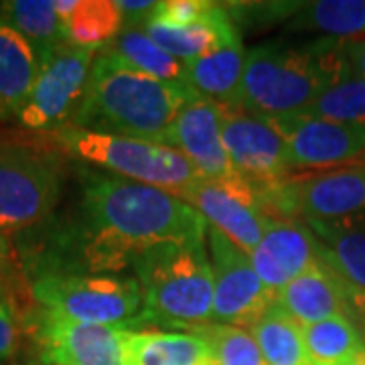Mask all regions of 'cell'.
Segmentation results:
<instances>
[{
    "mask_svg": "<svg viewBox=\"0 0 365 365\" xmlns=\"http://www.w3.org/2000/svg\"><path fill=\"white\" fill-rule=\"evenodd\" d=\"M290 33H323L333 39L365 37V0L304 2L287 23Z\"/></svg>",
    "mask_w": 365,
    "mask_h": 365,
    "instance_id": "26",
    "label": "cell"
},
{
    "mask_svg": "<svg viewBox=\"0 0 365 365\" xmlns=\"http://www.w3.org/2000/svg\"><path fill=\"white\" fill-rule=\"evenodd\" d=\"M307 353L313 365H351L365 353V339L349 317H331L302 327Z\"/></svg>",
    "mask_w": 365,
    "mask_h": 365,
    "instance_id": "27",
    "label": "cell"
},
{
    "mask_svg": "<svg viewBox=\"0 0 365 365\" xmlns=\"http://www.w3.org/2000/svg\"><path fill=\"white\" fill-rule=\"evenodd\" d=\"M268 365H313L307 353L302 327L272 307L248 329Z\"/></svg>",
    "mask_w": 365,
    "mask_h": 365,
    "instance_id": "28",
    "label": "cell"
},
{
    "mask_svg": "<svg viewBox=\"0 0 365 365\" xmlns=\"http://www.w3.org/2000/svg\"><path fill=\"white\" fill-rule=\"evenodd\" d=\"M37 73L35 51L0 14V120L19 118Z\"/></svg>",
    "mask_w": 365,
    "mask_h": 365,
    "instance_id": "22",
    "label": "cell"
},
{
    "mask_svg": "<svg viewBox=\"0 0 365 365\" xmlns=\"http://www.w3.org/2000/svg\"><path fill=\"white\" fill-rule=\"evenodd\" d=\"M118 9L124 16V26H144L153 16L158 2H143V0H116Z\"/></svg>",
    "mask_w": 365,
    "mask_h": 365,
    "instance_id": "34",
    "label": "cell"
},
{
    "mask_svg": "<svg viewBox=\"0 0 365 365\" xmlns=\"http://www.w3.org/2000/svg\"><path fill=\"white\" fill-rule=\"evenodd\" d=\"M250 258L262 284L276 294L319 264L317 237L300 220L270 217Z\"/></svg>",
    "mask_w": 365,
    "mask_h": 365,
    "instance_id": "16",
    "label": "cell"
},
{
    "mask_svg": "<svg viewBox=\"0 0 365 365\" xmlns=\"http://www.w3.org/2000/svg\"><path fill=\"white\" fill-rule=\"evenodd\" d=\"M205 242H165L134 260L132 270L143 292V317L191 327L211 321L213 270Z\"/></svg>",
    "mask_w": 365,
    "mask_h": 365,
    "instance_id": "4",
    "label": "cell"
},
{
    "mask_svg": "<svg viewBox=\"0 0 365 365\" xmlns=\"http://www.w3.org/2000/svg\"><path fill=\"white\" fill-rule=\"evenodd\" d=\"M6 256H9L6 240L0 235V300H2V274H4V268H6Z\"/></svg>",
    "mask_w": 365,
    "mask_h": 365,
    "instance_id": "37",
    "label": "cell"
},
{
    "mask_svg": "<svg viewBox=\"0 0 365 365\" xmlns=\"http://www.w3.org/2000/svg\"><path fill=\"white\" fill-rule=\"evenodd\" d=\"M169 146L181 150L191 160L201 179L220 182L232 189L250 187L235 173L230 155L223 146L220 108L205 98L197 96L182 106L175 120Z\"/></svg>",
    "mask_w": 365,
    "mask_h": 365,
    "instance_id": "14",
    "label": "cell"
},
{
    "mask_svg": "<svg viewBox=\"0 0 365 365\" xmlns=\"http://www.w3.org/2000/svg\"><path fill=\"white\" fill-rule=\"evenodd\" d=\"M347 299H349V304H351L353 317H355V319L365 317V292L347 288Z\"/></svg>",
    "mask_w": 365,
    "mask_h": 365,
    "instance_id": "36",
    "label": "cell"
},
{
    "mask_svg": "<svg viewBox=\"0 0 365 365\" xmlns=\"http://www.w3.org/2000/svg\"><path fill=\"white\" fill-rule=\"evenodd\" d=\"M19 347V327L4 300H0V361L11 357Z\"/></svg>",
    "mask_w": 365,
    "mask_h": 365,
    "instance_id": "33",
    "label": "cell"
},
{
    "mask_svg": "<svg viewBox=\"0 0 365 365\" xmlns=\"http://www.w3.org/2000/svg\"><path fill=\"white\" fill-rule=\"evenodd\" d=\"M343 43L333 37L304 43L278 39L248 49L240 108L266 118L302 114L349 71Z\"/></svg>",
    "mask_w": 365,
    "mask_h": 365,
    "instance_id": "3",
    "label": "cell"
},
{
    "mask_svg": "<svg viewBox=\"0 0 365 365\" xmlns=\"http://www.w3.org/2000/svg\"><path fill=\"white\" fill-rule=\"evenodd\" d=\"M304 2H223L235 26H268L290 21Z\"/></svg>",
    "mask_w": 365,
    "mask_h": 365,
    "instance_id": "31",
    "label": "cell"
},
{
    "mask_svg": "<svg viewBox=\"0 0 365 365\" xmlns=\"http://www.w3.org/2000/svg\"><path fill=\"white\" fill-rule=\"evenodd\" d=\"M207 222L170 191L112 173H88L78 217L55 235L43 274L120 272L153 246L205 240Z\"/></svg>",
    "mask_w": 365,
    "mask_h": 365,
    "instance_id": "1",
    "label": "cell"
},
{
    "mask_svg": "<svg viewBox=\"0 0 365 365\" xmlns=\"http://www.w3.org/2000/svg\"><path fill=\"white\" fill-rule=\"evenodd\" d=\"M98 51L63 45L39 67L33 90L19 114L29 130H61L69 126L83 100Z\"/></svg>",
    "mask_w": 365,
    "mask_h": 365,
    "instance_id": "10",
    "label": "cell"
},
{
    "mask_svg": "<svg viewBox=\"0 0 365 365\" xmlns=\"http://www.w3.org/2000/svg\"><path fill=\"white\" fill-rule=\"evenodd\" d=\"M355 323H357V327H359V331H361V335H364V339H365V317L355 319Z\"/></svg>",
    "mask_w": 365,
    "mask_h": 365,
    "instance_id": "38",
    "label": "cell"
},
{
    "mask_svg": "<svg viewBox=\"0 0 365 365\" xmlns=\"http://www.w3.org/2000/svg\"><path fill=\"white\" fill-rule=\"evenodd\" d=\"M217 4L209 0H165L158 2L153 14L173 25H195L211 16Z\"/></svg>",
    "mask_w": 365,
    "mask_h": 365,
    "instance_id": "32",
    "label": "cell"
},
{
    "mask_svg": "<svg viewBox=\"0 0 365 365\" xmlns=\"http://www.w3.org/2000/svg\"><path fill=\"white\" fill-rule=\"evenodd\" d=\"M130 327L71 321L41 309L35 335L43 359L51 365H124V345Z\"/></svg>",
    "mask_w": 365,
    "mask_h": 365,
    "instance_id": "12",
    "label": "cell"
},
{
    "mask_svg": "<svg viewBox=\"0 0 365 365\" xmlns=\"http://www.w3.org/2000/svg\"><path fill=\"white\" fill-rule=\"evenodd\" d=\"M217 108L230 160L260 201L268 191L292 177L287 140L272 118L254 116L242 108Z\"/></svg>",
    "mask_w": 365,
    "mask_h": 365,
    "instance_id": "9",
    "label": "cell"
},
{
    "mask_svg": "<svg viewBox=\"0 0 365 365\" xmlns=\"http://www.w3.org/2000/svg\"><path fill=\"white\" fill-rule=\"evenodd\" d=\"M182 63L187 81L199 98L225 108H240V88L246 63L242 37Z\"/></svg>",
    "mask_w": 365,
    "mask_h": 365,
    "instance_id": "20",
    "label": "cell"
},
{
    "mask_svg": "<svg viewBox=\"0 0 365 365\" xmlns=\"http://www.w3.org/2000/svg\"><path fill=\"white\" fill-rule=\"evenodd\" d=\"M0 14L31 45L39 67L67 45L66 26L55 0H11L0 4Z\"/></svg>",
    "mask_w": 365,
    "mask_h": 365,
    "instance_id": "24",
    "label": "cell"
},
{
    "mask_svg": "<svg viewBox=\"0 0 365 365\" xmlns=\"http://www.w3.org/2000/svg\"><path fill=\"white\" fill-rule=\"evenodd\" d=\"M31 290L43 311L93 325H124L143 309L134 276L43 274L33 280Z\"/></svg>",
    "mask_w": 365,
    "mask_h": 365,
    "instance_id": "8",
    "label": "cell"
},
{
    "mask_svg": "<svg viewBox=\"0 0 365 365\" xmlns=\"http://www.w3.org/2000/svg\"><path fill=\"white\" fill-rule=\"evenodd\" d=\"M211 345L213 365H268L248 329L232 325H195Z\"/></svg>",
    "mask_w": 365,
    "mask_h": 365,
    "instance_id": "30",
    "label": "cell"
},
{
    "mask_svg": "<svg viewBox=\"0 0 365 365\" xmlns=\"http://www.w3.org/2000/svg\"><path fill=\"white\" fill-rule=\"evenodd\" d=\"M268 217L331 223L365 220V160L288 177L260 199Z\"/></svg>",
    "mask_w": 365,
    "mask_h": 365,
    "instance_id": "6",
    "label": "cell"
},
{
    "mask_svg": "<svg viewBox=\"0 0 365 365\" xmlns=\"http://www.w3.org/2000/svg\"><path fill=\"white\" fill-rule=\"evenodd\" d=\"M102 51L163 83H169L181 91L195 93L187 81L185 63L175 59L167 51H163L157 43L144 33L143 26H124L122 33Z\"/></svg>",
    "mask_w": 365,
    "mask_h": 365,
    "instance_id": "25",
    "label": "cell"
},
{
    "mask_svg": "<svg viewBox=\"0 0 365 365\" xmlns=\"http://www.w3.org/2000/svg\"><path fill=\"white\" fill-rule=\"evenodd\" d=\"M63 169L59 158L0 138V232L39 225L59 203Z\"/></svg>",
    "mask_w": 365,
    "mask_h": 365,
    "instance_id": "7",
    "label": "cell"
},
{
    "mask_svg": "<svg viewBox=\"0 0 365 365\" xmlns=\"http://www.w3.org/2000/svg\"><path fill=\"white\" fill-rule=\"evenodd\" d=\"M143 29L163 51L179 61H191L207 55L240 37V31L225 13L223 2L217 4L211 16L195 25H173L153 14Z\"/></svg>",
    "mask_w": 365,
    "mask_h": 365,
    "instance_id": "18",
    "label": "cell"
},
{
    "mask_svg": "<svg viewBox=\"0 0 365 365\" xmlns=\"http://www.w3.org/2000/svg\"><path fill=\"white\" fill-rule=\"evenodd\" d=\"M67 45L102 51L124 29L116 0H55Z\"/></svg>",
    "mask_w": 365,
    "mask_h": 365,
    "instance_id": "23",
    "label": "cell"
},
{
    "mask_svg": "<svg viewBox=\"0 0 365 365\" xmlns=\"http://www.w3.org/2000/svg\"><path fill=\"white\" fill-rule=\"evenodd\" d=\"M124 365H213V351L197 327H191L189 333L130 329Z\"/></svg>",
    "mask_w": 365,
    "mask_h": 365,
    "instance_id": "19",
    "label": "cell"
},
{
    "mask_svg": "<svg viewBox=\"0 0 365 365\" xmlns=\"http://www.w3.org/2000/svg\"><path fill=\"white\" fill-rule=\"evenodd\" d=\"M351 365H365V353H361V355H359V357H357V359H355Z\"/></svg>",
    "mask_w": 365,
    "mask_h": 365,
    "instance_id": "39",
    "label": "cell"
},
{
    "mask_svg": "<svg viewBox=\"0 0 365 365\" xmlns=\"http://www.w3.org/2000/svg\"><path fill=\"white\" fill-rule=\"evenodd\" d=\"M205 240L213 270V313L220 325L252 327L274 307V292L262 284L252 258L220 230L207 223Z\"/></svg>",
    "mask_w": 365,
    "mask_h": 365,
    "instance_id": "11",
    "label": "cell"
},
{
    "mask_svg": "<svg viewBox=\"0 0 365 365\" xmlns=\"http://www.w3.org/2000/svg\"><path fill=\"white\" fill-rule=\"evenodd\" d=\"M343 49H345V59H347L349 69L355 76L365 79V37L347 39L343 43Z\"/></svg>",
    "mask_w": 365,
    "mask_h": 365,
    "instance_id": "35",
    "label": "cell"
},
{
    "mask_svg": "<svg viewBox=\"0 0 365 365\" xmlns=\"http://www.w3.org/2000/svg\"><path fill=\"white\" fill-rule=\"evenodd\" d=\"M272 120L287 140L292 173L335 169L365 157V126L304 114Z\"/></svg>",
    "mask_w": 365,
    "mask_h": 365,
    "instance_id": "13",
    "label": "cell"
},
{
    "mask_svg": "<svg viewBox=\"0 0 365 365\" xmlns=\"http://www.w3.org/2000/svg\"><path fill=\"white\" fill-rule=\"evenodd\" d=\"M57 138L81 160H88L118 177L153 185L175 195L201 179L191 160L170 146L81 130L76 126L57 130Z\"/></svg>",
    "mask_w": 365,
    "mask_h": 365,
    "instance_id": "5",
    "label": "cell"
},
{
    "mask_svg": "<svg viewBox=\"0 0 365 365\" xmlns=\"http://www.w3.org/2000/svg\"><path fill=\"white\" fill-rule=\"evenodd\" d=\"M302 114L353 126H365V79L355 76L349 69Z\"/></svg>",
    "mask_w": 365,
    "mask_h": 365,
    "instance_id": "29",
    "label": "cell"
},
{
    "mask_svg": "<svg viewBox=\"0 0 365 365\" xmlns=\"http://www.w3.org/2000/svg\"><path fill=\"white\" fill-rule=\"evenodd\" d=\"M274 307L287 313L300 327L313 325L331 317H349L355 321L347 299V287L319 262L307 274L274 294Z\"/></svg>",
    "mask_w": 365,
    "mask_h": 365,
    "instance_id": "17",
    "label": "cell"
},
{
    "mask_svg": "<svg viewBox=\"0 0 365 365\" xmlns=\"http://www.w3.org/2000/svg\"><path fill=\"white\" fill-rule=\"evenodd\" d=\"M177 197L189 203L209 225L227 235L246 254H252L260 244L270 220L250 187L232 189L199 179Z\"/></svg>",
    "mask_w": 365,
    "mask_h": 365,
    "instance_id": "15",
    "label": "cell"
},
{
    "mask_svg": "<svg viewBox=\"0 0 365 365\" xmlns=\"http://www.w3.org/2000/svg\"><path fill=\"white\" fill-rule=\"evenodd\" d=\"M307 225L317 237L319 262L341 284L365 292V220Z\"/></svg>",
    "mask_w": 365,
    "mask_h": 365,
    "instance_id": "21",
    "label": "cell"
},
{
    "mask_svg": "<svg viewBox=\"0 0 365 365\" xmlns=\"http://www.w3.org/2000/svg\"><path fill=\"white\" fill-rule=\"evenodd\" d=\"M197 93L181 91L98 51L69 126L169 146L175 120Z\"/></svg>",
    "mask_w": 365,
    "mask_h": 365,
    "instance_id": "2",
    "label": "cell"
}]
</instances>
